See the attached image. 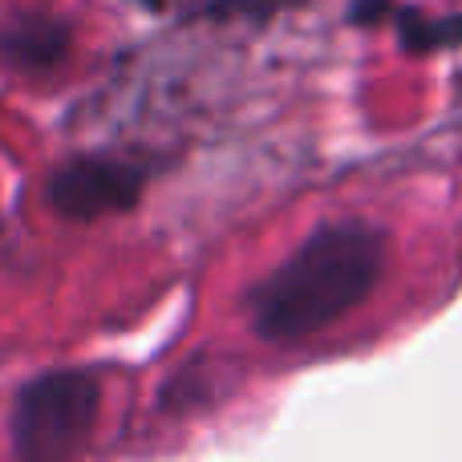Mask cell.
I'll use <instances>...</instances> for the list:
<instances>
[{"instance_id":"1","label":"cell","mask_w":462,"mask_h":462,"mask_svg":"<svg viewBox=\"0 0 462 462\" xmlns=\"http://www.w3.org/2000/svg\"><path fill=\"white\" fill-rule=\"evenodd\" d=\"M385 268V231L365 219L317 227L280 268L247 292L255 337L276 345L309 341L337 325L377 288Z\"/></svg>"},{"instance_id":"2","label":"cell","mask_w":462,"mask_h":462,"mask_svg":"<svg viewBox=\"0 0 462 462\" xmlns=\"http://www.w3.org/2000/svg\"><path fill=\"white\" fill-rule=\"evenodd\" d=\"M102 414V385L86 369H53L21 385L8 418L13 450L21 458H65L89 442Z\"/></svg>"},{"instance_id":"3","label":"cell","mask_w":462,"mask_h":462,"mask_svg":"<svg viewBox=\"0 0 462 462\" xmlns=\"http://www.w3.org/2000/svg\"><path fill=\"white\" fill-rule=\"evenodd\" d=\"M143 187L146 175L134 162L114 159V154H78L49 175L45 203L53 208V216L69 219V224H94L102 216L134 211L143 199Z\"/></svg>"},{"instance_id":"4","label":"cell","mask_w":462,"mask_h":462,"mask_svg":"<svg viewBox=\"0 0 462 462\" xmlns=\"http://www.w3.org/2000/svg\"><path fill=\"white\" fill-rule=\"evenodd\" d=\"M73 49V29L49 8H16L0 21V65L24 78H41L65 65Z\"/></svg>"},{"instance_id":"5","label":"cell","mask_w":462,"mask_h":462,"mask_svg":"<svg viewBox=\"0 0 462 462\" xmlns=\"http://www.w3.org/2000/svg\"><path fill=\"white\" fill-rule=\"evenodd\" d=\"M390 21L406 53H439V49L462 45V16H426L422 8L393 5Z\"/></svg>"},{"instance_id":"6","label":"cell","mask_w":462,"mask_h":462,"mask_svg":"<svg viewBox=\"0 0 462 462\" xmlns=\"http://www.w3.org/2000/svg\"><path fill=\"white\" fill-rule=\"evenodd\" d=\"M393 0H353L349 5V21L353 24H382L390 21Z\"/></svg>"}]
</instances>
